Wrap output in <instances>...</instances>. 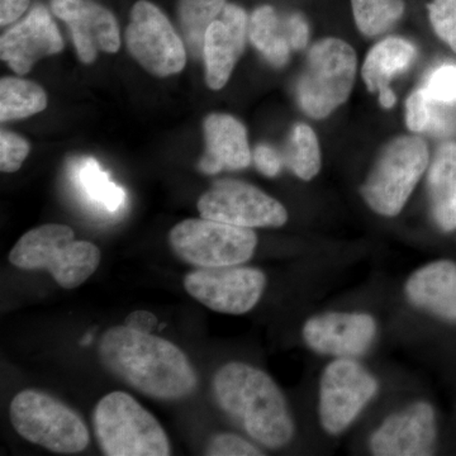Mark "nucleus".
<instances>
[{
  "mask_svg": "<svg viewBox=\"0 0 456 456\" xmlns=\"http://www.w3.org/2000/svg\"><path fill=\"white\" fill-rule=\"evenodd\" d=\"M288 37L293 50H303L307 46L310 28L301 14L288 16Z\"/></svg>",
  "mask_w": 456,
  "mask_h": 456,
  "instance_id": "72a5a7b5",
  "label": "nucleus"
},
{
  "mask_svg": "<svg viewBox=\"0 0 456 456\" xmlns=\"http://www.w3.org/2000/svg\"><path fill=\"white\" fill-rule=\"evenodd\" d=\"M9 416L20 436L56 454H79L89 445V431L82 417L49 393L36 389L18 393Z\"/></svg>",
  "mask_w": 456,
  "mask_h": 456,
  "instance_id": "39448f33",
  "label": "nucleus"
},
{
  "mask_svg": "<svg viewBox=\"0 0 456 456\" xmlns=\"http://www.w3.org/2000/svg\"><path fill=\"white\" fill-rule=\"evenodd\" d=\"M198 211L203 218L233 226L281 227L287 209L259 188L240 180H221L200 198Z\"/></svg>",
  "mask_w": 456,
  "mask_h": 456,
  "instance_id": "9b49d317",
  "label": "nucleus"
},
{
  "mask_svg": "<svg viewBox=\"0 0 456 456\" xmlns=\"http://www.w3.org/2000/svg\"><path fill=\"white\" fill-rule=\"evenodd\" d=\"M98 355L108 373L158 401H179L196 392L198 375L176 345L127 326L108 329Z\"/></svg>",
  "mask_w": 456,
  "mask_h": 456,
  "instance_id": "f257e3e1",
  "label": "nucleus"
},
{
  "mask_svg": "<svg viewBox=\"0 0 456 456\" xmlns=\"http://www.w3.org/2000/svg\"><path fill=\"white\" fill-rule=\"evenodd\" d=\"M12 265L23 270H47L64 289L80 287L101 263V250L75 240L73 228L44 224L25 233L9 254Z\"/></svg>",
  "mask_w": 456,
  "mask_h": 456,
  "instance_id": "7ed1b4c3",
  "label": "nucleus"
},
{
  "mask_svg": "<svg viewBox=\"0 0 456 456\" xmlns=\"http://www.w3.org/2000/svg\"><path fill=\"white\" fill-rule=\"evenodd\" d=\"M74 182L90 206L104 213H118L126 206V191L114 184L94 159L86 158L75 164Z\"/></svg>",
  "mask_w": 456,
  "mask_h": 456,
  "instance_id": "5701e85b",
  "label": "nucleus"
},
{
  "mask_svg": "<svg viewBox=\"0 0 456 456\" xmlns=\"http://www.w3.org/2000/svg\"><path fill=\"white\" fill-rule=\"evenodd\" d=\"M126 42L131 55L155 77L179 74L187 62L182 38L163 12L147 0L132 8Z\"/></svg>",
  "mask_w": 456,
  "mask_h": 456,
  "instance_id": "1a4fd4ad",
  "label": "nucleus"
},
{
  "mask_svg": "<svg viewBox=\"0 0 456 456\" xmlns=\"http://www.w3.org/2000/svg\"><path fill=\"white\" fill-rule=\"evenodd\" d=\"M206 455L209 456H259L264 455L254 444L233 434L216 435L208 445Z\"/></svg>",
  "mask_w": 456,
  "mask_h": 456,
  "instance_id": "2f4dec72",
  "label": "nucleus"
},
{
  "mask_svg": "<svg viewBox=\"0 0 456 456\" xmlns=\"http://www.w3.org/2000/svg\"><path fill=\"white\" fill-rule=\"evenodd\" d=\"M29 0H0V25L16 22L28 8Z\"/></svg>",
  "mask_w": 456,
  "mask_h": 456,
  "instance_id": "c9c22d12",
  "label": "nucleus"
},
{
  "mask_svg": "<svg viewBox=\"0 0 456 456\" xmlns=\"http://www.w3.org/2000/svg\"><path fill=\"white\" fill-rule=\"evenodd\" d=\"M378 392L377 379L350 358L327 365L320 382L318 415L330 435L346 430Z\"/></svg>",
  "mask_w": 456,
  "mask_h": 456,
  "instance_id": "9d476101",
  "label": "nucleus"
},
{
  "mask_svg": "<svg viewBox=\"0 0 456 456\" xmlns=\"http://www.w3.org/2000/svg\"><path fill=\"white\" fill-rule=\"evenodd\" d=\"M207 151L200 163L204 174L241 170L251 161L244 125L228 114H211L204 122Z\"/></svg>",
  "mask_w": 456,
  "mask_h": 456,
  "instance_id": "a211bd4d",
  "label": "nucleus"
},
{
  "mask_svg": "<svg viewBox=\"0 0 456 456\" xmlns=\"http://www.w3.org/2000/svg\"><path fill=\"white\" fill-rule=\"evenodd\" d=\"M53 14L70 27L77 56L92 64L101 51L114 53L121 47L118 23L112 12L93 0H51Z\"/></svg>",
  "mask_w": 456,
  "mask_h": 456,
  "instance_id": "ddd939ff",
  "label": "nucleus"
},
{
  "mask_svg": "<svg viewBox=\"0 0 456 456\" xmlns=\"http://www.w3.org/2000/svg\"><path fill=\"white\" fill-rule=\"evenodd\" d=\"M64 49V40L53 17L44 5L32 8L28 16L8 29L0 40V56L12 70L25 75L42 57L56 55Z\"/></svg>",
  "mask_w": 456,
  "mask_h": 456,
  "instance_id": "dca6fc26",
  "label": "nucleus"
},
{
  "mask_svg": "<svg viewBox=\"0 0 456 456\" xmlns=\"http://www.w3.org/2000/svg\"><path fill=\"white\" fill-rule=\"evenodd\" d=\"M254 160L257 169L265 176L274 178L283 167V159L273 147L260 145L254 152Z\"/></svg>",
  "mask_w": 456,
  "mask_h": 456,
  "instance_id": "473e14b6",
  "label": "nucleus"
},
{
  "mask_svg": "<svg viewBox=\"0 0 456 456\" xmlns=\"http://www.w3.org/2000/svg\"><path fill=\"white\" fill-rule=\"evenodd\" d=\"M226 4L227 0H179L180 26L193 53H202L207 29Z\"/></svg>",
  "mask_w": 456,
  "mask_h": 456,
  "instance_id": "a878e982",
  "label": "nucleus"
},
{
  "mask_svg": "<svg viewBox=\"0 0 456 456\" xmlns=\"http://www.w3.org/2000/svg\"><path fill=\"white\" fill-rule=\"evenodd\" d=\"M360 31L378 36L391 28L404 12L403 0H351Z\"/></svg>",
  "mask_w": 456,
  "mask_h": 456,
  "instance_id": "cd10ccee",
  "label": "nucleus"
},
{
  "mask_svg": "<svg viewBox=\"0 0 456 456\" xmlns=\"http://www.w3.org/2000/svg\"><path fill=\"white\" fill-rule=\"evenodd\" d=\"M218 406L255 441L281 449L292 440L294 424L283 393L265 371L232 362L213 378Z\"/></svg>",
  "mask_w": 456,
  "mask_h": 456,
  "instance_id": "f03ea898",
  "label": "nucleus"
},
{
  "mask_svg": "<svg viewBox=\"0 0 456 456\" xmlns=\"http://www.w3.org/2000/svg\"><path fill=\"white\" fill-rule=\"evenodd\" d=\"M428 200L434 220L443 231L456 228V143L437 150L428 170Z\"/></svg>",
  "mask_w": 456,
  "mask_h": 456,
  "instance_id": "412c9836",
  "label": "nucleus"
},
{
  "mask_svg": "<svg viewBox=\"0 0 456 456\" xmlns=\"http://www.w3.org/2000/svg\"><path fill=\"white\" fill-rule=\"evenodd\" d=\"M450 104L434 101L424 88L416 90L406 103L408 128L413 132L445 134L454 130V116Z\"/></svg>",
  "mask_w": 456,
  "mask_h": 456,
  "instance_id": "393cba45",
  "label": "nucleus"
},
{
  "mask_svg": "<svg viewBox=\"0 0 456 456\" xmlns=\"http://www.w3.org/2000/svg\"><path fill=\"white\" fill-rule=\"evenodd\" d=\"M406 294L416 307L456 321V264L439 260L416 270L407 281Z\"/></svg>",
  "mask_w": 456,
  "mask_h": 456,
  "instance_id": "6ab92c4d",
  "label": "nucleus"
},
{
  "mask_svg": "<svg viewBox=\"0 0 456 456\" xmlns=\"http://www.w3.org/2000/svg\"><path fill=\"white\" fill-rule=\"evenodd\" d=\"M47 107V95L38 84L18 77H3L0 82L2 122L27 118Z\"/></svg>",
  "mask_w": 456,
  "mask_h": 456,
  "instance_id": "b1692460",
  "label": "nucleus"
},
{
  "mask_svg": "<svg viewBox=\"0 0 456 456\" xmlns=\"http://www.w3.org/2000/svg\"><path fill=\"white\" fill-rule=\"evenodd\" d=\"M428 149L416 136L399 137L384 149L362 193L378 215L395 217L403 209L422 174L428 169Z\"/></svg>",
  "mask_w": 456,
  "mask_h": 456,
  "instance_id": "423d86ee",
  "label": "nucleus"
},
{
  "mask_svg": "<svg viewBox=\"0 0 456 456\" xmlns=\"http://www.w3.org/2000/svg\"><path fill=\"white\" fill-rule=\"evenodd\" d=\"M416 56V49L403 38H387L369 53L362 66V77L369 92L379 93L383 108L395 104V95L391 89L393 77L406 70Z\"/></svg>",
  "mask_w": 456,
  "mask_h": 456,
  "instance_id": "aec40b11",
  "label": "nucleus"
},
{
  "mask_svg": "<svg viewBox=\"0 0 456 456\" xmlns=\"http://www.w3.org/2000/svg\"><path fill=\"white\" fill-rule=\"evenodd\" d=\"M29 154V143L25 139L3 131L0 134V169L3 173L20 170Z\"/></svg>",
  "mask_w": 456,
  "mask_h": 456,
  "instance_id": "c756f323",
  "label": "nucleus"
},
{
  "mask_svg": "<svg viewBox=\"0 0 456 456\" xmlns=\"http://www.w3.org/2000/svg\"><path fill=\"white\" fill-rule=\"evenodd\" d=\"M99 448L107 456H169L163 426L146 408L125 392L101 399L93 413Z\"/></svg>",
  "mask_w": 456,
  "mask_h": 456,
  "instance_id": "20e7f679",
  "label": "nucleus"
},
{
  "mask_svg": "<svg viewBox=\"0 0 456 456\" xmlns=\"http://www.w3.org/2000/svg\"><path fill=\"white\" fill-rule=\"evenodd\" d=\"M302 334L316 353L351 359L367 353L377 335V323L367 314L330 312L310 318Z\"/></svg>",
  "mask_w": 456,
  "mask_h": 456,
  "instance_id": "4468645a",
  "label": "nucleus"
},
{
  "mask_svg": "<svg viewBox=\"0 0 456 456\" xmlns=\"http://www.w3.org/2000/svg\"><path fill=\"white\" fill-rule=\"evenodd\" d=\"M158 325V317L145 310L132 312L125 321V326L130 327L134 331L142 332V334H151Z\"/></svg>",
  "mask_w": 456,
  "mask_h": 456,
  "instance_id": "f704fd0d",
  "label": "nucleus"
},
{
  "mask_svg": "<svg viewBox=\"0 0 456 456\" xmlns=\"http://www.w3.org/2000/svg\"><path fill=\"white\" fill-rule=\"evenodd\" d=\"M248 37L270 64H287L292 49L288 37V16L281 17L270 5L257 8L248 20Z\"/></svg>",
  "mask_w": 456,
  "mask_h": 456,
  "instance_id": "4be33fe9",
  "label": "nucleus"
},
{
  "mask_svg": "<svg viewBox=\"0 0 456 456\" xmlns=\"http://www.w3.org/2000/svg\"><path fill=\"white\" fill-rule=\"evenodd\" d=\"M284 160L302 180H311L317 175L321 169L320 146L316 134L307 125L301 123L294 127Z\"/></svg>",
  "mask_w": 456,
  "mask_h": 456,
  "instance_id": "bb28decb",
  "label": "nucleus"
},
{
  "mask_svg": "<svg viewBox=\"0 0 456 456\" xmlns=\"http://www.w3.org/2000/svg\"><path fill=\"white\" fill-rule=\"evenodd\" d=\"M265 287L266 277L261 270L240 265L200 268L184 278L185 290L194 299L226 314L253 310Z\"/></svg>",
  "mask_w": 456,
  "mask_h": 456,
  "instance_id": "f8f14e48",
  "label": "nucleus"
},
{
  "mask_svg": "<svg viewBox=\"0 0 456 456\" xmlns=\"http://www.w3.org/2000/svg\"><path fill=\"white\" fill-rule=\"evenodd\" d=\"M169 244L185 263L200 268H221L250 260L257 236L253 228L203 217L189 218L171 228Z\"/></svg>",
  "mask_w": 456,
  "mask_h": 456,
  "instance_id": "6e6552de",
  "label": "nucleus"
},
{
  "mask_svg": "<svg viewBox=\"0 0 456 456\" xmlns=\"http://www.w3.org/2000/svg\"><path fill=\"white\" fill-rule=\"evenodd\" d=\"M356 74V53L346 42L326 38L312 47L298 84L302 110L323 118L349 98Z\"/></svg>",
  "mask_w": 456,
  "mask_h": 456,
  "instance_id": "0eeeda50",
  "label": "nucleus"
},
{
  "mask_svg": "<svg viewBox=\"0 0 456 456\" xmlns=\"http://www.w3.org/2000/svg\"><path fill=\"white\" fill-rule=\"evenodd\" d=\"M248 35V14L239 5L227 3L204 36L206 82L209 88L220 90L226 86L237 60L244 53Z\"/></svg>",
  "mask_w": 456,
  "mask_h": 456,
  "instance_id": "f3484780",
  "label": "nucleus"
},
{
  "mask_svg": "<svg viewBox=\"0 0 456 456\" xmlns=\"http://www.w3.org/2000/svg\"><path fill=\"white\" fill-rule=\"evenodd\" d=\"M434 101L452 104L456 102V65H443L428 77L424 88Z\"/></svg>",
  "mask_w": 456,
  "mask_h": 456,
  "instance_id": "7c9ffc66",
  "label": "nucleus"
},
{
  "mask_svg": "<svg viewBox=\"0 0 456 456\" xmlns=\"http://www.w3.org/2000/svg\"><path fill=\"white\" fill-rule=\"evenodd\" d=\"M435 441L434 408L417 402L383 422L371 436L370 449L378 456H425L434 452Z\"/></svg>",
  "mask_w": 456,
  "mask_h": 456,
  "instance_id": "2eb2a0df",
  "label": "nucleus"
},
{
  "mask_svg": "<svg viewBox=\"0 0 456 456\" xmlns=\"http://www.w3.org/2000/svg\"><path fill=\"white\" fill-rule=\"evenodd\" d=\"M428 14L435 32L456 53V0H432Z\"/></svg>",
  "mask_w": 456,
  "mask_h": 456,
  "instance_id": "c85d7f7f",
  "label": "nucleus"
}]
</instances>
